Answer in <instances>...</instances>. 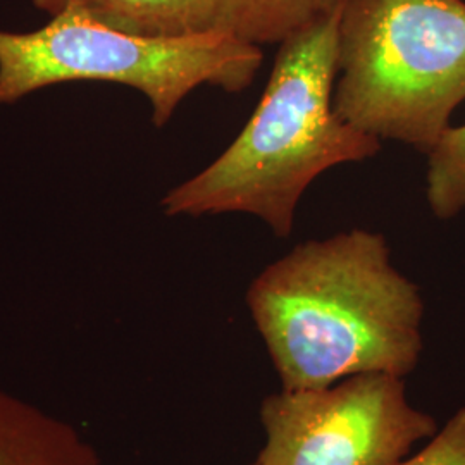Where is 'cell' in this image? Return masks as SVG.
<instances>
[{
    "mask_svg": "<svg viewBox=\"0 0 465 465\" xmlns=\"http://www.w3.org/2000/svg\"><path fill=\"white\" fill-rule=\"evenodd\" d=\"M117 30L163 38H230L282 44L321 13L314 0H84Z\"/></svg>",
    "mask_w": 465,
    "mask_h": 465,
    "instance_id": "8992f818",
    "label": "cell"
},
{
    "mask_svg": "<svg viewBox=\"0 0 465 465\" xmlns=\"http://www.w3.org/2000/svg\"><path fill=\"white\" fill-rule=\"evenodd\" d=\"M32 2L38 11L49 15V16H55L69 7L82 5L84 0H32Z\"/></svg>",
    "mask_w": 465,
    "mask_h": 465,
    "instance_id": "30bf717a",
    "label": "cell"
},
{
    "mask_svg": "<svg viewBox=\"0 0 465 465\" xmlns=\"http://www.w3.org/2000/svg\"><path fill=\"white\" fill-rule=\"evenodd\" d=\"M340 7L319 13L280 44L266 90L243 130L216 161L167 192V216L242 213L276 236L295 226L302 195L328 169L381 149L334 109Z\"/></svg>",
    "mask_w": 465,
    "mask_h": 465,
    "instance_id": "7a4b0ae2",
    "label": "cell"
},
{
    "mask_svg": "<svg viewBox=\"0 0 465 465\" xmlns=\"http://www.w3.org/2000/svg\"><path fill=\"white\" fill-rule=\"evenodd\" d=\"M250 316L282 390L357 374H411L422 353L424 302L380 232L309 240L250 282Z\"/></svg>",
    "mask_w": 465,
    "mask_h": 465,
    "instance_id": "6da1fadb",
    "label": "cell"
},
{
    "mask_svg": "<svg viewBox=\"0 0 465 465\" xmlns=\"http://www.w3.org/2000/svg\"><path fill=\"white\" fill-rule=\"evenodd\" d=\"M465 100L464 0H341L340 116L430 152Z\"/></svg>",
    "mask_w": 465,
    "mask_h": 465,
    "instance_id": "3957f363",
    "label": "cell"
},
{
    "mask_svg": "<svg viewBox=\"0 0 465 465\" xmlns=\"http://www.w3.org/2000/svg\"><path fill=\"white\" fill-rule=\"evenodd\" d=\"M262 64L259 45L230 38H163L105 25L69 7L32 32L0 30V105L52 84L104 82L132 86L163 128L195 88L243 92Z\"/></svg>",
    "mask_w": 465,
    "mask_h": 465,
    "instance_id": "277c9868",
    "label": "cell"
},
{
    "mask_svg": "<svg viewBox=\"0 0 465 465\" xmlns=\"http://www.w3.org/2000/svg\"><path fill=\"white\" fill-rule=\"evenodd\" d=\"M266 443L253 465H395L438 431L393 374H357L262 400Z\"/></svg>",
    "mask_w": 465,
    "mask_h": 465,
    "instance_id": "5b68a950",
    "label": "cell"
},
{
    "mask_svg": "<svg viewBox=\"0 0 465 465\" xmlns=\"http://www.w3.org/2000/svg\"><path fill=\"white\" fill-rule=\"evenodd\" d=\"M428 157L426 199L432 214L459 216L465 209V124L450 126Z\"/></svg>",
    "mask_w": 465,
    "mask_h": 465,
    "instance_id": "ba28073f",
    "label": "cell"
},
{
    "mask_svg": "<svg viewBox=\"0 0 465 465\" xmlns=\"http://www.w3.org/2000/svg\"><path fill=\"white\" fill-rule=\"evenodd\" d=\"M0 465H104L64 419L0 388Z\"/></svg>",
    "mask_w": 465,
    "mask_h": 465,
    "instance_id": "52a82bcc",
    "label": "cell"
},
{
    "mask_svg": "<svg viewBox=\"0 0 465 465\" xmlns=\"http://www.w3.org/2000/svg\"><path fill=\"white\" fill-rule=\"evenodd\" d=\"M395 465H465V405L432 434L424 449Z\"/></svg>",
    "mask_w": 465,
    "mask_h": 465,
    "instance_id": "9c48e42d",
    "label": "cell"
},
{
    "mask_svg": "<svg viewBox=\"0 0 465 465\" xmlns=\"http://www.w3.org/2000/svg\"><path fill=\"white\" fill-rule=\"evenodd\" d=\"M314 2H316L317 7H319L321 13L332 11V9H336V7L341 4V0H314Z\"/></svg>",
    "mask_w": 465,
    "mask_h": 465,
    "instance_id": "8fae6325",
    "label": "cell"
}]
</instances>
